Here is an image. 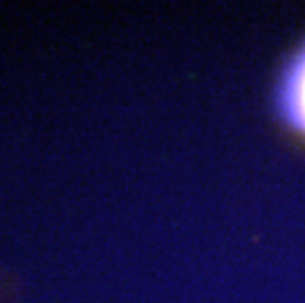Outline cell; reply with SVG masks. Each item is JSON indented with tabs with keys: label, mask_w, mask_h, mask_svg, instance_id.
<instances>
[{
	"label": "cell",
	"mask_w": 305,
	"mask_h": 303,
	"mask_svg": "<svg viewBox=\"0 0 305 303\" xmlns=\"http://www.w3.org/2000/svg\"><path fill=\"white\" fill-rule=\"evenodd\" d=\"M286 104L290 118L305 130V53L292 69L286 83Z\"/></svg>",
	"instance_id": "6da1fadb"
}]
</instances>
